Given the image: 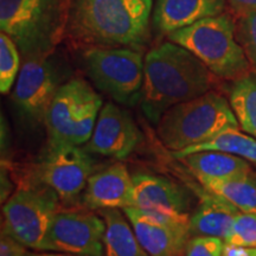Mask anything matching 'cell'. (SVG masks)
I'll list each match as a JSON object with an SVG mask.
<instances>
[{
  "label": "cell",
  "instance_id": "obj_25",
  "mask_svg": "<svg viewBox=\"0 0 256 256\" xmlns=\"http://www.w3.org/2000/svg\"><path fill=\"white\" fill-rule=\"evenodd\" d=\"M236 37L256 72V11L241 14L236 28Z\"/></svg>",
  "mask_w": 256,
  "mask_h": 256
},
{
  "label": "cell",
  "instance_id": "obj_18",
  "mask_svg": "<svg viewBox=\"0 0 256 256\" xmlns=\"http://www.w3.org/2000/svg\"><path fill=\"white\" fill-rule=\"evenodd\" d=\"M98 215L106 222L104 256H150L140 244L122 209H101Z\"/></svg>",
  "mask_w": 256,
  "mask_h": 256
},
{
  "label": "cell",
  "instance_id": "obj_24",
  "mask_svg": "<svg viewBox=\"0 0 256 256\" xmlns=\"http://www.w3.org/2000/svg\"><path fill=\"white\" fill-rule=\"evenodd\" d=\"M224 242L256 248V212H240Z\"/></svg>",
  "mask_w": 256,
  "mask_h": 256
},
{
  "label": "cell",
  "instance_id": "obj_29",
  "mask_svg": "<svg viewBox=\"0 0 256 256\" xmlns=\"http://www.w3.org/2000/svg\"><path fill=\"white\" fill-rule=\"evenodd\" d=\"M228 2L241 14L256 11V0H228Z\"/></svg>",
  "mask_w": 256,
  "mask_h": 256
},
{
  "label": "cell",
  "instance_id": "obj_12",
  "mask_svg": "<svg viewBox=\"0 0 256 256\" xmlns=\"http://www.w3.org/2000/svg\"><path fill=\"white\" fill-rule=\"evenodd\" d=\"M139 142V128L130 114L113 102H107L84 148L94 154L124 159L132 154Z\"/></svg>",
  "mask_w": 256,
  "mask_h": 256
},
{
  "label": "cell",
  "instance_id": "obj_11",
  "mask_svg": "<svg viewBox=\"0 0 256 256\" xmlns=\"http://www.w3.org/2000/svg\"><path fill=\"white\" fill-rule=\"evenodd\" d=\"M140 244L150 256H184L191 238L188 220L165 214L142 210L136 206L124 208Z\"/></svg>",
  "mask_w": 256,
  "mask_h": 256
},
{
  "label": "cell",
  "instance_id": "obj_16",
  "mask_svg": "<svg viewBox=\"0 0 256 256\" xmlns=\"http://www.w3.org/2000/svg\"><path fill=\"white\" fill-rule=\"evenodd\" d=\"M226 0H156L153 25L162 34L190 26L202 19L223 14Z\"/></svg>",
  "mask_w": 256,
  "mask_h": 256
},
{
  "label": "cell",
  "instance_id": "obj_15",
  "mask_svg": "<svg viewBox=\"0 0 256 256\" xmlns=\"http://www.w3.org/2000/svg\"><path fill=\"white\" fill-rule=\"evenodd\" d=\"M82 203L89 210L124 209L136 204L133 176L124 164H114L92 174L82 192Z\"/></svg>",
  "mask_w": 256,
  "mask_h": 256
},
{
  "label": "cell",
  "instance_id": "obj_2",
  "mask_svg": "<svg viewBox=\"0 0 256 256\" xmlns=\"http://www.w3.org/2000/svg\"><path fill=\"white\" fill-rule=\"evenodd\" d=\"M215 78L206 66L168 40L150 50L144 64L142 110L156 124L166 110L212 90Z\"/></svg>",
  "mask_w": 256,
  "mask_h": 256
},
{
  "label": "cell",
  "instance_id": "obj_10",
  "mask_svg": "<svg viewBox=\"0 0 256 256\" xmlns=\"http://www.w3.org/2000/svg\"><path fill=\"white\" fill-rule=\"evenodd\" d=\"M50 56L25 58L16 80L12 101L19 113L32 122L46 121L54 96L62 86Z\"/></svg>",
  "mask_w": 256,
  "mask_h": 256
},
{
  "label": "cell",
  "instance_id": "obj_23",
  "mask_svg": "<svg viewBox=\"0 0 256 256\" xmlns=\"http://www.w3.org/2000/svg\"><path fill=\"white\" fill-rule=\"evenodd\" d=\"M17 44L5 32L0 34V92L11 90L20 70V56Z\"/></svg>",
  "mask_w": 256,
  "mask_h": 256
},
{
  "label": "cell",
  "instance_id": "obj_28",
  "mask_svg": "<svg viewBox=\"0 0 256 256\" xmlns=\"http://www.w3.org/2000/svg\"><path fill=\"white\" fill-rule=\"evenodd\" d=\"M222 256H256V248L224 242Z\"/></svg>",
  "mask_w": 256,
  "mask_h": 256
},
{
  "label": "cell",
  "instance_id": "obj_6",
  "mask_svg": "<svg viewBox=\"0 0 256 256\" xmlns=\"http://www.w3.org/2000/svg\"><path fill=\"white\" fill-rule=\"evenodd\" d=\"M83 63L92 82L118 104L133 106L142 100L145 58L130 48H90Z\"/></svg>",
  "mask_w": 256,
  "mask_h": 256
},
{
  "label": "cell",
  "instance_id": "obj_21",
  "mask_svg": "<svg viewBox=\"0 0 256 256\" xmlns=\"http://www.w3.org/2000/svg\"><path fill=\"white\" fill-rule=\"evenodd\" d=\"M202 151H220L230 153V154L241 156L256 166V138L242 133L241 130H224L209 142L186 147L178 152H172L171 154L176 159H182L192 153Z\"/></svg>",
  "mask_w": 256,
  "mask_h": 256
},
{
  "label": "cell",
  "instance_id": "obj_17",
  "mask_svg": "<svg viewBox=\"0 0 256 256\" xmlns=\"http://www.w3.org/2000/svg\"><path fill=\"white\" fill-rule=\"evenodd\" d=\"M240 212L241 211L228 200L206 190L200 204L190 215V235L215 236L226 240Z\"/></svg>",
  "mask_w": 256,
  "mask_h": 256
},
{
  "label": "cell",
  "instance_id": "obj_1",
  "mask_svg": "<svg viewBox=\"0 0 256 256\" xmlns=\"http://www.w3.org/2000/svg\"><path fill=\"white\" fill-rule=\"evenodd\" d=\"M152 0H70L64 37L78 46L142 50L150 40Z\"/></svg>",
  "mask_w": 256,
  "mask_h": 256
},
{
  "label": "cell",
  "instance_id": "obj_30",
  "mask_svg": "<svg viewBox=\"0 0 256 256\" xmlns=\"http://www.w3.org/2000/svg\"><path fill=\"white\" fill-rule=\"evenodd\" d=\"M28 256H84V255H74V254H64V252H40V254H31Z\"/></svg>",
  "mask_w": 256,
  "mask_h": 256
},
{
  "label": "cell",
  "instance_id": "obj_22",
  "mask_svg": "<svg viewBox=\"0 0 256 256\" xmlns=\"http://www.w3.org/2000/svg\"><path fill=\"white\" fill-rule=\"evenodd\" d=\"M229 102L241 130L256 138V72L234 81Z\"/></svg>",
  "mask_w": 256,
  "mask_h": 256
},
{
  "label": "cell",
  "instance_id": "obj_3",
  "mask_svg": "<svg viewBox=\"0 0 256 256\" xmlns=\"http://www.w3.org/2000/svg\"><path fill=\"white\" fill-rule=\"evenodd\" d=\"M156 126L160 142L171 153L209 142L224 130H241L229 100L215 90L174 106Z\"/></svg>",
  "mask_w": 256,
  "mask_h": 256
},
{
  "label": "cell",
  "instance_id": "obj_8",
  "mask_svg": "<svg viewBox=\"0 0 256 256\" xmlns=\"http://www.w3.org/2000/svg\"><path fill=\"white\" fill-rule=\"evenodd\" d=\"M104 220L90 210H60L38 252L104 256Z\"/></svg>",
  "mask_w": 256,
  "mask_h": 256
},
{
  "label": "cell",
  "instance_id": "obj_7",
  "mask_svg": "<svg viewBox=\"0 0 256 256\" xmlns=\"http://www.w3.org/2000/svg\"><path fill=\"white\" fill-rule=\"evenodd\" d=\"M60 203L58 194L46 185L19 188L2 208V232L38 250L60 210Z\"/></svg>",
  "mask_w": 256,
  "mask_h": 256
},
{
  "label": "cell",
  "instance_id": "obj_27",
  "mask_svg": "<svg viewBox=\"0 0 256 256\" xmlns=\"http://www.w3.org/2000/svg\"><path fill=\"white\" fill-rule=\"evenodd\" d=\"M26 247L11 236L2 232L0 240V256H28Z\"/></svg>",
  "mask_w": 256,
  "mask_h": 256
},
{
  "label": "cell",
  "instance_id": "obj_13",
  "mask_svg": "<svg viewBox=\"0 0 256 256\" xmlns=\"http://www.w3.org/2000/svg\"><path fill=\"white\" fill-rule=\"evenodd\" d=\"M95 92L90 84L82 78H72L60 86L44 121L50 145L70 144L74 124Z\"/></svg>",
  "mask_w": 256,
  "mask_h": 256
},
{
  "label": "cell",
  "instance_id": "obj_19",
  "mask_svg": "<svg viewBox=\"0 0 256 256\" xmlns=\"http://www.w3.org/2000/svg\"><path fill=\"white\" fill-rule=\"evenodd\" d=\"M194 177L230 178L252 172L250 162L241 156L220 151H202L180 159Z\"/></svg>",
  "mask_w": 256,
  "mask_h": 256
},
{
  "label": "cell",
  "instance_id": "obj_9",
  "mask_svg": "<svg viewBox=\"0 0 256 256\" xmlns=\"http://www.w3.org/2000/svg\"><path fill=\"white\" fill-rule=\"evenodd\" d=\"M92 172V160L87 150L74 144H49L37 174L40 184L52 188L60 202L74 203L84 190Z\"/></svg>",
  "mask_w": 256,
  "mask_h": 256
},
{
  "label": "cell",
  "instance_id": "obj_4",
  "mask_svg": "<svg viewBox=\"0 0 256 256\" xmlns=\"http://www.w3.org/2000/svg\"><path fill=\"white\" fill-rule=\"evenodd\" d=\"M70 0H0V28L24 58L52 54L64 37Z\"/></svg>",
  "mask_w": 256,
  "mask_h": 256
},
{
  "label": "cell",
  "instance_id": "obj_14",
  "mask_svg": "<svg viewBox=\"0 0 256 256\" xmlns=\"http://www.w3.org/2000/svg\"><path fill=\"white\" fill-rule=\"evenodd\" d=\"M136 186V204L142 210L190 220L191 198L186 188L168 178L151 174L133 176Z\"/></svg>",
  "mask_w": 256,
  "mask_h": 256
},
{
  "label": "cell",
  "instance_id": "obj_20",
  "mask_svg": "<svg viewBox=\"0 0 256 256\" xmlns=\"http://www.w3.org/2000/svg\"><path fill=\"white\" fill-rule=\"evenodd\" d=\"M204 190L224 198L242 212H256V174L230 178H198Z\"/></svg>",
  "mask_w": 256,
  "mask_h": 256
},
{
  "label": "cell",
  "instance_id": "obj_5",
  "mask_svg": "<svg viewBox=\"0 0 256 256\" xmlns=\"http://www.w3.org/2000/svg\"><path fill=\"white\" fill-rule=\"evenodd\" d=\"M168 38L194 54L216 78L236 81L250 72L252 66L236 37L235 23L228 14L202 19L172 32Z\"/></svg>",
  "mask_w": 256,
  "mask_h": 256
},
{
  "label": "cell",
  "instance_id": "obj_26",
  "mask_svg": "<svg viewBox=\"0 0 256 256\" xmlns=\"http://www.w3.org/2000/svg\"><path fill=\"white\" fill-rule=\"evenodd\" d=\"M224 242L215 236H191L185 247L184 256H222Z\"/></svg>",
  "mask_w": 256,
  "mask_h": 256
}]
</instances>
